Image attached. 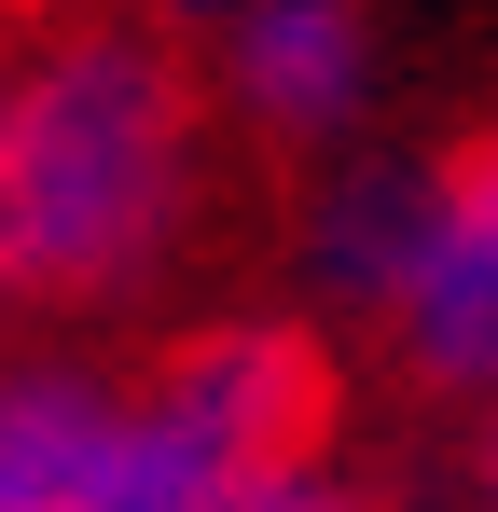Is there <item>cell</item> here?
I'll list each match as a JSON object with an SVG mask.
<instances>
[{
  "label": "cell",
  "instance_id": "1",
  "mask_svg": "<svg viewBox=\"0 0 498 512\" xmlns=\"http://www.w3.org/2000/svg\"><path fill=\"white\" fill-rule=\"evenodd\" d=\"M222 111L194 42L139 0H70L0 42V305L28 333H111L180 305L222 236Z\"/></svg>",
  "mask_w": 498,
  "mask_h": 512
},
{
  "label": "cell",
  "instance_id": "2",
  "mask_svg": "<svg viewBox=\"0 0 498 512\" xmlns=\"http://www.w3.org/2000/svg\"><path fill=\"white\" fill-rule=\"evenodd\" d=\"M291 319L332 360H374L415 416H485L498 402V125L443 153H332L305 167L291 222Z\"/></svg>",
  "mask_w": 498,
  "mask_h": 512
},
{
  "label": "cell",
  "instance_id": "3",
  "mask_svg": "<svg viewBox=\"0 0 498 512\" xmlns=\"http://www.w3.org/2000/svg\"><path fill=\"white\" fill-rule=\"evenodd\" d=\"M332 429V346L291 305H194L125 346V512L208 499Z\"/></svg>",
  "mask_w": 498,
  "mask_h": 512
},
{
  "label": "cell",
  "instance_id": "4",
  "mask_svg": "<svg viewBox=\"0 0 498 512\" xmlns=\"http://www.w3.org/2000/svg\"><path fill=\"white\" fill-rule=\"evenodd\" d=\"M208 111L236 153H277V167H332V153H374L388 139V14L374 0H236L208 42Z\"/></svg>",
  "mask_w": 498,
  "mask_h": 512
},
{
  "label": "cell",
  "instance_id": "5",
  "mask_svg": "<svg viewBox=\"0 0 498 512\" xmlns=\"http://www.w3.org/2000/svg\"><path fill=\"white\" fill-rule=\"evenodd\" d=\"M0 512H125V346H0Z\"/></svg>",
  "mask_w": 498,
  "mask_h": 512
},
{
  "label": "cell",
  "instance_id": "6",
  "mask_svg": "<svg viewBox=\"0 0 498 512\" xmlns=\"http://www.w3.org/2000/svg\"><path fill=\"white\" fill-rule=\"evenodd\" d=\"M166 512H429L388 471V457H360L346 429H319V443H291V457H263V471H236V485H208V499H166Z\"/></svg>",
  "mask_w": 498,
  "mask_h": 512
},
{
  "label": "cell",
  "instance_id": "7",
  "mask_svg": "<svg viewBox=\"0 0 498 512\" xmlns=\"http://www.w3.org/2000/svg\"><path fill=\"white\" fill-rule=\"evenodd\" d=\"M429 512H498V402L443 429V471H429Z\"/></svg>",
  "mask_w": 498,
  "mask_h": 512
},
{
  "label": "cell",
  "instance_id": "8",
  "mask_svg": "<svg viewBox=\"0 0 498 512\" xmlns=\"http://www.w3.org/2000/svg\"><path fill=\"white\" fill-rule=\"evenodd\" d=\"M139 14H153L166 42H208V28H222V14H236V0H139Z\"/></svg>",
  "mask_w": 498,
  "mask_h": 512
},
{
  "label": "cell",
  "instance_id": "9",
  "mask_svg": "<svg viewBox=\"0 0 498 512\" xmlns=\"http://www.w3.org/2000/svg\"><path fill=\"white\" fill-rule=\"evenodd\" d=\"M0 42H14V28H0Z\"/></svg>",
  "mask_w": 498,
  "mask_h": 512
}]
</instances>
